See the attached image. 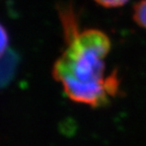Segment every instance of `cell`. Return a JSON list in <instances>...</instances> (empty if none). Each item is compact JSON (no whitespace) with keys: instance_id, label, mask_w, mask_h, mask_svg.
<instances>
[{"instance_id":"6da1fadb","label":"cell","mask_w":146,"mask_h":146,"mask_svg":"<svg viewBox=\"0 0 146 146\" xmlns=\"http://www.w3.org/2000/svg\"><path fill=\"white\" fill-rule=\"evenodd\" d=\"M60 16L66 47L53 66V77L73 102L94 108L106 106L120 85L117 72L106 74V58L112 47L109 36L96 29L79 31L69 8H63Z\"/></svg>"},{"instance_id":"7a4b0ae2","label":"cell","mask_w":146,"mask_h":146,"mask_svg":"<svg viewBox=\"0 0 146 146\" xmlns=\"http://www.w3.org/2000/svg\"><path fill=\"white\" fill-rule=\"evenodd\" d=\"M133 18L139 27L146 30V0H141L134 5Z\"/></svg>"},{"instance_id":"3957f363","label":"cell","mask_w":146,"mask_h":146,"mask_svg":"<svg viewBox=\"0 0 146 146\" xmlns=\"http://www.w3.org/2000/svg\"><path fill=\"white\" fill-rule=\"evenodd\" d=\"M9 45V38L5 27L0 23V59L6 53Z\"/></svg>"},{"instance_id":"277c9868","label":"cell","mask_w":146,"mask_h":146,"mask_svg":"<svg viewBox=\"0 0 146 146\" xmlns=\"http://www.w3.org/2000/svg\"><path fill=\"white\" fill-rule=\"evenodd\" d=\"M100 6L107 7V8H114L125 5L129 0H94Z\"/></svg>"}]
</instances>
